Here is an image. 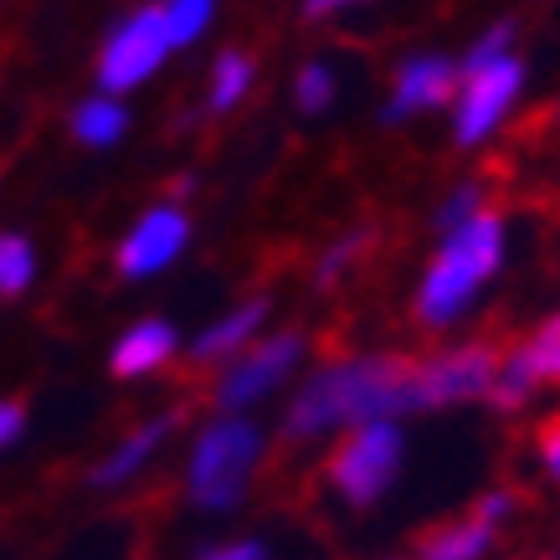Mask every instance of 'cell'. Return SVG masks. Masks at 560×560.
Instances as JSON below:
<instances>
[{
    "label": "cell",
    "instance_id": "cell-1",
    "mask_svg": "<svg viewBox=\"0 0 560 560\" xmlns=\"http://www.w3.org/2000/svg\"><path fill=\"white\" fill-rule=\"evenodd\" d=\"M417 375H422L417 355H360L324 365L293 396L289 417H283V447L314 442L319 432L345 422L360 427V422H386L396 411H422Z\"/></svg>",
    "mask_w": 560,
    "mask_h": 560
},
{
    "label": "cell",
    "instance_id": "cell-2",
    "mask_svg": "<svg viewBox=\"0 0 560 560\" xmlns=\"http://www.w3.org/2000/svg\"><path fill=\"white\" fill-rule=\"evenodd\" d=\"M499 262H504V221L493 211H478L458 232H447L442 253L432 257L422 289H417V324H427V329L453 324L474 304V293L499 272Z\"/></svg>",
    "mask_w": 560,
    "mask_h": 560
},
{
    "label": "cell",
    "instance_id": "cell-3",
    "mask_svg": "<svg viewBox=\"0 0 560 560\" xmlns=\"http://www.w3.org/2000/svg\"><path fill=\"white\" fill-rule=\"evenodd\" d=\"M262 458V432L247 417H217L206 427L186 463V493L196 510H237L253 468Z\"/></svg>",
    "mask_w": 560,
    "mask_h": 560
},
{
    "label": "cell",
    "instance_id": "cell-4",
    "mask_svg": "<svg viewBox=\"0 0 560 560\" xmlns=\"http://www.w3.org/2000/svg\"><path fill=\"white\" fill-rule=\"evenodd\" d=\"M401 453H407V442L390 422H360L355 432H345L329 447L319 474L350 510H371L375 499L390 489V478L401 468Z\"/></svg>",
    "mask_w": 560,
    "mask_h": 560
},
{
    "label": "cell",
    "instance_id": "cell-5",
    "mask_svg": "<svg viewBox=\"0 0 560 560\" xmlns=\"http://www.w3.org/2000/svg\"><path fill=\"white\" fill-rule=\"evenodd\" d=\"M171 32H165V16H160V5H139L129 16H119L108 26L98 47V62H93V78H98V93H135L154 78V72L165 68V57H171Z\"/></svg>",
    "mask_w": 560,
    "mask_h": 560
},
{
    "label": "cell",
    "instance_id": "cell-6",
    "mask_svg": "<svg viewBox=\"0 0 560 560\" xmlns=\"http://www.w3.org/2000/svg\"><path fill=\"white\" fill-rule=\"evenodd\" d=\"M299 355H304V335H299V329H283V335H268V340L247 345L237 360H226V371H221L217 386H211L217 411L237 417L242 407L262 401V396L299 365Z\"/></svg>",
    "mask_w": 560,
    "mask_h": 560
},
{
    "label": "cell",
    "instance_id": "cell-7",
    "mask_svg": "<svg viewBox=\"0 0 560 560\" xmlns=\"http://www.w3.org/2000/svg\"><path fill=\"white\" fill-rule=\"evenodd\" d=\"M499 365H504V345L499 340H468L458 350H442V355L422 360V375H417L422 411L489 396L493 381H499Z\"/></svg>",
    "mask_w": 560,
    "mask_h": 560
},
{
    "label": "cell",
    "instance_id": "cell-8",
    "mask_svg": "<svg viewBox=\"0 0 560 560\" xmlns=\"http://www.w3.org/2000/svg\"><path fill=\"white\" fill-rule=\"evenodd\" d=\"M186 242H190L186 206L160 201L124 232L119 253H114V268H119V278H135V283L139 278H154V272H165L175 257L186 253Z\"/></svg>",
    "mask_w": 560,
    "mask_h": 560
},
{
    "label": "cell",
    "instance_id": "cell-9",
    "mask_svg": "<svg viewBox=\"0 0 560 560\" xmlns=\"http://www.w3.org/2000/svg\"><path fill=\"white\" fill-rule=\"evenodd\" d=\"M520 83H525V62H514V57H493V62L468 72L463 103H458V144H478L489 135L499 124V114L514 103Z\"/></svg>",
    "mask_w": 560,
    "mask_h": 560
},
{
    "label": "cell",
    "instance_id": "cell-10",
    "mask_svg": "<svg viewBox=\"0 0 560 560\" xmlns=\"http://www.w3.org/2000/svg\"><path fill=\"white\" fill-rule=\"evenodd\" d=\"M493 535H499V525L478 510V499H474V504L463 514H453V520H432V525L411 529L407 545H411V556H422V560H483Z\"/></svg>",
    "mask_w": 560,
    "mask_h": 560
},
{
    "label": "cell",
    "instance_id": "cell-11",
    "mask_svg": "<svg viewBox=\"0 0 560 560\" xmlns=\"http://www.w3.org/2000/svg\"><path fill=\"white\" fill-rule=\"evenodd\" d=\"M458 88V72L447 57H411L407 68L396 72V93L386 103V124L407 119V114H422V108H442Z\"/></svg>",
    "mask_w": 560,
    "mask_h": 560
},
{
    "label": "cell",
    "instance_id": "cell-12",
    "mask_svg": "<svg viewBox=\"0 0 560 560\" xmlns=\"http://www.w3.org/2000/svg\"><path fill=\"white\" fill-rule=\"evenodd\" d=\"M262 319H268V299H247V304L226 308L217 324H206L201 335H196V345H190V365H196V371H211V365L237 360L242 350L253 345L257 329H262Z\"/></svg>",
    "mask_w": 560,
    "mask_h": 560
},
{
    "label": "cell",
    "instance_id": "cell-13",
    "mask_svg": "<svg viewBox=\"0 0 560 560\" xmlns=\"http://www.w3.org/2000/svg\"><path fill=\"white\" fill-rule=\"evenodd\" d=\"M180 350V335H175V324L165 319H139L135 329H124L119 345H114V355H108V371L119 375V381H139V375H154L165 371Z\"/></svg>",
    "mask_w": 560,
    "mask_h": 560
},
{
    "label": "cell",
    "instance_id": "cell-14",
    "mask_svg": "<svg viewBox=\"0 0 560 560\" xmlns=\"http://www.w3.org/2000/svg\"><path fill=\"white\" fill-rule=\"evenodd\" d=\"M175 427H180V411H165V417L139 422L135 432H129V438H124L119 447H114V453H108V458L88 474V483H93V489H119V483H129V478H135L139 468L160 453V447H165V438H171Z\"/></svg>",
    "mask_w": 560,
    "mask_h": 560
},
{
    "label": "cell",
    "instance_id": "cell-15",
    "mask_svg": "<svg viewBox=\"0 0 560 560\" xmlns=\"http://www.w3.org/2000/svg\"><path fill=\"white\" fill-rule=\"evenodd\" d=\"M68 129L83 150H114V144L129 135V108H124V98H114V93H88V98L72 108Z\"/></svg>",
    "mask_w": 560,
    "mask_h": 560
},
{
    "label": "cell",
    "instance_id": "cell-16",
    "mask_svg": "<svg viewBox=\"0 0 560 560\" xmlns=\"http://www.w3.org/2000/svg\"><path fill=\"white\" fill-rule=\"evenodd\" d=\"M257 68H253V57L247 51H221L217 62H211V88H206V108L211 114H232L242 98H247V88H253Z\"/></svg>",
    "mask_w": 560,
    "mask_h": 560
},
{
    "label": "cell",
    "instance_id": "cell-17",
    "mask_svg": "<svg viewBox=\"0 0 560 560\" xmlns=\"http://www.w3.org/2000/svg\"><path fill=\"white\" fill-rule=\"evenodd\" d=\"M36 283V247L26 232H0V299H21Z\"/></svg>",
    "mask_w": 560,
    "mask_h": 560
},
{
    "label": "cell",
    "instance_id": "cell-18",
    "mask_svg": "<svg viewBox=\"0 0 560 560\" xmlns=\"http://www.w3.org/2000/svg\"><path fill=\"white\" fill-rule=\"evenodd\" d=\"M514 360L525 365V375L535 381V386H540V381H560V314L556 319H545L540 329L514 350Z\"/></svg>",
    "mask_w": 560,
    "mask_h": 560
},
{
    "label": "cell",
    "instance_id": "cell-19",
    "mask_svg": "<svg viewBox=\"0 0 560 560\" xmlns=\"http://www.w3.org/2000/svg\"><path fill=\"white\" fill-rule=\"evenodd\" d=\"M160 16H165L171 47H190V42H201L206 26L217 21V0H160Z\"/></svg>",
    "mask_w": 560,
    "mask_h": 560
},
{
    "label": "cell",
    "instance_id": "cell-20",
    "mask_svg": "<svg viewBox=\"0 0 560 560\" xmlns=\"http://www.w3.org/2000/svg\"><path fill=\"white\" fill-rule=\"evenodd\" d=\"M365 247H371V232H350V237H340L329 253L319 257V268H314V278H319V289H335L345 272L355 268L360 257H365Z\"/></svg>",
    "mask_w": 560,
    "mask_h": 560
},
{
    "label": "cell",
    "instance_id": "cell-21",
    "mask_svg": "<svg viewBox=\"0 0 560 560\" xmlns=\"http://www.w3.org/2000/svg\"><path fill=\"white\" fill-rule=\"evenodd\" d=\"M293 103H299L304 114H324V108L335 103V72L324 68V62L299 68V78H293Z\"/></svg>",
    "mask_w": 560,
    "mask_h": 560
},
{
    "label": "cell",
    "instance_id": "cell-22",
    "mask_svg": "<svg viewBox=\"0 0 560 560\" xmlns=\"http://www.w3.org/2000/svg\"><path fill=\"white\" fill-rule=\"evenodd\" d=\"M535 458H540V468L550 478H556L560 483V407L550 411V417H540V422H535Z\"/></svg>",
    "mask_w": 560,
    "mask_h": 560
},
{
    "label": "cell",
    "instance_id": "cell-23",
    "mask_svg": "<svg viewBox=\"0 0 560 560\" xmlns=\"http://www.w3.org/2000/svg\"><path fill=\"white\" fill-rule=\"evenodd\" d=\"M483 211V186H463L458 196H447V206L438 211V232H458L463 221H474Z\"/></svg>",
    "mask_w": 560,
    "mask_h": 560
},
{
    "label": "cell",
    "instance_id": "cell-24",
    "mask_svg": "<svg viewBox=\"0 0 560 560\" xmlns=\"http://www.w3.org/2000/svg\"><path fill=\"white\" fill-rule=\"evenodd\" d=\"M510 36H514V26H510V21H499V26H493V32L483 36L474 51H468V72L483 68V62H493V57H504V42H510Z\"/></svg>",
    "mask_w": 560,
    "mask_h": 560
},
{
    "label": "cell",
    "instance_id": "cell-25",
    "mask_svg": "<svg viewBox=\"0 0 560 560\" xmlns=\"http://www.w3.org/2000/svg\"><path fill=\"white\" fill-rule=\"evenodd\" d=\"M21 432H26V407H21V401H0V453H5Z\"/></svg>",
    "mask_w": 560,
    "mask_h": 560
},
{
    "label": "cell",
    "instance_id": "cell-26",
    "mask_svg": "<svg viewBox=\"0 0 560 560\" xmlns=\"http://www.w3.org/2000/svg\"><path fill=\"white\" fill-rule=\"evenodd\" d=\"M510 560H560V529H556V535H540V540L520 545Z\"/></svg>",
    "mask_w": 560,
    "mask_h": 560
},
{
    "label": "cell",
    "instance_id": "cell-27",
    "mask_svg": "<svg viewBox=\"0 0 560 560\" xmlns=\"http://www.w3.org/2000/svg\"><path fill=\"white\" fill-rule=\"evenodd\" d=\"M206 560H268V550L257 540H242V545H221V550H211Z\"/></svg>",
    "mask_w": 560,
    "mask_h": 560
},
{
    "label": "cell",
    "instance_id": "cell-28",
    "mask_svg": "<svg viewBox=\"0 0 560 560\" xmlns=\"http://www.w3.org/2000/svg\"><path fill=\"white\" fill-rule=\"evenodd\" d=\"M345 5H360V0H304V16H335V11H345Z\"/></svg>",
    "mask_w": 560,
    "mask_h": 560
},
{
    "label": "cell",
    "instance_id": "cell-29",
    "mask_svg": "<svg viewBox=\"0 0 560 560\" xmlns=\"http://www.w3.org/2000/svg\"><path fill=\"white\" fill-rule=\"evenodd\" d=\"M556 119H560V108H556Z\"/></svg>",
    "mask_w": 560,
    "mask_h": 560
}]
</instances>
